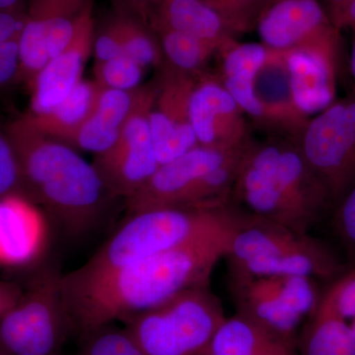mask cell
<instances>
[{
	"instance_id": "cell-1",
	"label": "cell",
	"mask_w": 355,
	"mask_h": 355,
	"mask_svg": "<svg viewBox=\"0 0 355 355\" xmlns=\"http://www.w3.org/2000/svg\"><path fill=\"white\" fill-rule=\"evenodd\" d=\"M234 221L227 227L127 266L98 275H62L60 286L74 328L84 336L125 322L188 289L209 286L225 258Z\"/></svg>"
},
{
	"instance_id": "cell-2",
	"label": "cell",
	"mask_w": 355,
	"mask_h": 355,
	"mask_svg": "<svg viewBox=\"0 0 355 355\" xmlns=\"http://www.w3.org/2000/svg\"><path fill=\"white\" fill-rule=\"evenodd\" d=\"M26 198L42 205L69 234L94 229L110 198L94 164L73 147L44 135L24 116L7 128Z\"/></svg>"
},
{
	"instance_id": "cell-3",
	"label": "cell",
	"mask_w": 355,
	"mask_h": 355,
	"mask_svg": "<svg viewBox=\"0 0 355 355\" xmlns=\"http://www.w3.org/2000/svg\"><path fill=\"white\" fill-rule=\"evenodd\" d=\"M230 202L302 233H311L334 207L297 146L270 135L248 144Z\"/></svg>"
},
{
	"instance_id": "cell-4",
	"label": "cell",
	"mask_w": 355,
	"mask_h": 355,
	"mask_svg": "<svg viewBox=\"0 0 355 355\" xmlns=\"http://www.w3.org/2000/svg\"><path fill=\"white\" fill-rule=\"evenodd\" d=\"M234 207V228L225 258L228 272L303 275L331 280L347 266L311 233L298 232Z\"/></svg>"
},
{
	"instance_id": "cell-5",
	"label": "cell",
	"mask_w": 355,
	"mask_h": 355,
	"mask_svg": "<svg viewBox=\"0 0 355 355\" xmlns=\"http://www.w3.org/2000/svg\"><path fill=\"white\" fill-rule=\"evenodd\" d=\"M248 144L236 148L198 146L171 162L159 166L153 176L125 200L128 212L226 207L230 203Z\"/></svg>"
},
{
	"instance_id": "cell-6",
	"label": "cell",
	"mask_w": 355,
	"mask_h": 355,
	"mask_svg": "<svg viewBox=\"0 0 355 355\" xmlns=\"http://www.w3.org/2000/svg\"><path fill=\"white\" fill-rule=\"evenodd\" d=\"M233 205L218 209H157L130 214V218L83 266L77 275L109 272L184 246L231 225Z\"/></svg>"
},
{
	"instance_id": "cell-7",
	"label": "cell",
	"mask_w": 355,
	"mask_h": 355,
	"mask_svg": "<svg viewBox=\"0 0 355 355\" xmlns=\"http://www.w3.org/2000/svg\"><path fill=\"white\" fill-rule=\"evenodd\" d=\"M225 319L209 286L196 287L130 318L125 330L146 355H202Z\"/></svg>"
},
{
	"instance_id": "cell-8",
	"label": "cell",
	"mask_w": 355,
	"mask_h": 355,
	"mask_svg": "<svg viewBox=\"0 0 355 355\" xmlns=\"http://www.w3.org/2000/svg\"><path fill=\"white\" fill-rule=\"evenodd\" d=\"M228 286L237 314L295 345L300 324L316 310L322 294L317 279L303 275L228 272Z\"/></svg>"
},
{
	"instance_id": "cell-9",
	"label": "cell",
	"mask_w": 355,
	"mask_h": 355,
	"mask_svg": "<svg viewBox=\"0 0 355 355\" xmlns=\"http://www.w3.org/2000/svg\"><path fill=\"white\" fill-rule=\"evenodd\" d=\"M60 277L44 268L0 319V347L13 355H58L74 324L65 305Z\"/></svg>"
},
{
	"instance_id": "cell-10",
	"label": "cell",
	"mask_w": 355,
	"mask_h": 355,
	"mask_svg": "<svg viewBox=\"0 0 355 355\" xmlns=\"http://www.w3.org/2000/svg\"><path fill=\"white\" fill-rule=\"evenodd\" d=\"M295 144L335 205L355 182V95L311 118Z\"/></svg>"
},
{
	"instance_id": "cell-11",
	"label": "cell",
	"mask_w": 355,
	"mask_h": 355,
	"mask_svg": "<svg viewBox=\"0 0 355 355\" xmlns=\"http://www.w3.org/2000/svg\"><path fill=\"white\" fill-rule=\"evenodd\" d=\"M156 92V80L135 90L132 111L120 137L109 150L96 158V169L114 198L127 200L160 166L149 123Z\"/></svg>"
},
{
	"instance_id": "cell-12",
	"label": "cell",
	"mask_w": 355,
	"mask_h": 355,
	"mask_svg": "<svg viewBox=\"0 0 355 355\" xmlns=\"http://www.w3.org/2000/svg\"><path fill=\"white\" fill-rule=\"evenodd\" d=\"M92 0H32L19 39L18 78L32 84L51 58L69 46Z\"/></svg>"
},
{
	"instance_id": "cell-13",
	"label": "cell",
	"mask_w": 355,
	"mask_h": 355,
	"mask_svg": "<svg viewBox=\"0 0 355 355\" xmlns=\"http://www.w3.org/2000/svg\"><path fill=\"white\" fill-rule=\"evenodd\" d=\"M149 123L159 165L171 162L198 146L189 118L191 91L198 77L163 64Z\"/></svg>"
},
{
	"instance_id": "cell-14",
	"label": "cell",
	"mask_w": 355,
	"mask_h": 355,
	"mask_svg": "<svg viewBox=\"0 0 355 355\" xmlns=\"http://www.w3.org/2000/svg\"><path fill=\"white\" fill-rule=\"evenodd\" d=\"M340 31L284 51L294 104L307 118L336 101Z\"/></svg>"
},
{
	"instance_id": "cell-15",
	"label": "cell",
	"mask_w": 355,
	"mask_h": 355,
	"mask_svg": "<svg viewBox=\"0 0 355 355\" xmlns=\"http://www.w3.org/2000/svg\"><path fill=\"white\" fill-rule=\"evenodd\" d=\"M189 118L198 146L236 148L252 139V127L214 70L198 77L191 91Z\"/></svg>"
},
{
	"instance_id": "cell-16",
	"label": "cell",
	"mask_w": 355,
	"mask_h": 355,
	"mask_svg": "<svg viewBox=\"0 0 355 355\" xmlns=\"http://www.w3.org/2000/svg\"><path fill=\"white\" fill-rule=\"evenodd\" d=\"M254 29L266 49L282 53L340 31L321 0H272Z\"/></svg>"
},
{
	"instance_id": "cell-17",
	"label": "cell",
	"mask_w": 355,
	"mask_h": 355,
	"mask_svg": "<svg viewBox=\"0 0 355 355\" xmlns=\"http://www.w3.org/2000/svg\"><path fill=\"white\" fill-rule=\"evenodd\" d=\"M93 3L84 11L73 37L62 53L51 58L32 83V114L48 112L83 81L84 67L94 48Z\"/></svg>"
},
{
	"instance_id": "cell-18",
	"label": "cell",
	"mask_w": 355,
	"mask_h": 355,
	"mask_svg": "<svg viewBox=\"0 0 355 355\" xmlns=\"http://www.w3.org/2000/svg\"><path fill=\"white\" fill-rule=\"evenodd\" d=\"M48 229L36 203L18 193L0 198V266L25 268L46 249Z\"/></svg>"
},
{
	"instance_id": "cell-19",
	"label": "cell",
	"mask_w": 355,
	"mask_h": 355,
	"mask_svg": "<svg viewBox=\"0 0 355 355\" xmlns=\"http://www.w3.org/2000/svg\"><path fill=\"white\" fill-rule=\"evenodd\" d=\"M254 90L263 110L261 132L295 144L310 119L294 104L284 53L268 50L254 79Z\"/></svg>"
},
{
	"instance_id": "cell-20",
	"label": "cell",
	"mask_w": 355,
	"mask_h": 355,
	"mask_svg": "<svg viewBox=\"0 0 355 355\" xmlns=\"http://www.w3.org/2000/svg\"><path fill=\"white\" fill-rule=\"evenodd\" d=\"M268 50L261 43L229 42L217 51L214 70L222 85L232 96L252 125L261 132L263 110L254 95V79L265 64Z\"/></svg>"
},
{
	"instance_id": "cell-21",
	"label": "cell",
	"mask_w": 355,
	"mask_h": 355,
	"mask_svg": "<svg viewBox=\"0 0 355 355\" xmlns=\"http://www.w3.org/2000/svg\"><path fill=\"white\" fill-rule=\"evenodd\" d=\"M151 28L163 26L216 46L236 40L235 34L211 6L202 0H157Z\"/></svg>"
},
{
	"instance_id": "cell-22",
	"label": "cell",
	"mask_w": 355,
	"mask_h": 355,
	"mask_svg": "<svg viewBox=\"0 0 355 355\" xmlns=\"http://www.w3.org/2000/svg\"><path fill=\"white\" fill-rule=\"evenodd\" d=\"M135 90L102 89L92 114L67 144L97 155L109 150L132 111Z\"/></svg>"
},
{
	"instance_id": "cell-23",
	"label": "cell",
	"mask_w": 355,
	"mask_h": 355,
	"mask_svg": "<svg viewBox=\"0 0 355 355\" xmlns=\"http://www.w3.org/2000/svg\"><path fill=\"white\" fill-rule=\"evenodd\" d=\"M101 90L95 80H83L53 109L24 116L39 132L67 144L92 114Z\"/></svg>"
},
{
	"instance_id": "cell-24",
	"label": "cell",
	"mask_w": 355,
	"mask_h": 355,
	"mask_svg": "<svg viewBox=\"0 0 355 355\" xmlns=\"http://www.w3.org/2000/svg\"><path fill=\"white\" fill-rule=\"evenodd\" d=\"M347 321L319 301L298 336L299 354L355 355V335Z\"/></svg>"
},
{
	"instance_id": "cell-25",
	"label": "cell",
	"mask_w": 355,
	"mask_h": 355,
	"mask_svg": "<svg viewBox=\"0 0 355 355\" xmlns=\"http://www.w3.org/2000/svg\"><path fill=\"white\" fill-rule=\"evenodd\" d=\"M164 58V64L181 73L200 77L209 71L217 49L211 44L163 26L153 27Z\"/></svg>"
},
{
	"instance_id": "cell-26",
	"label": "cell",
	"mask_w": 355,
	"mask_h": 355,
	"mask_svg": "<svg viewBox=\"0 0 355 355\" xmlns=\"http://www.w3.org/2000/svg\"><path fill=\"white\" fill-rule=\"evenodd\" d=\"M273 338L277 336L236 313L235 316L224 320L202 355H253Z\"/></svg>"
},
{
	"instance_id": "cell-27",
	"label": "cell",
	"mask_w": 355,
	"mask_h": 355,
	"mask_svg": "<svg viewBox=\"0 0 355 355\" xmlns=\"http://www.w3.org/2000/svg\"><path fill=\"white\" fill-rule=\"evenodd\" d=\"M111 21L120 37L123 55L144 69L162 67L164 58L155 33L128 14H119Z\"/></svg>"
},
{
	"instance_id": "cell-28",
	"label": "cell",
	"mask_w": 355,
	"mask_h": 355,
	"mask_svg": "<svg viewBox=\"0 0 355 355\" xmlns=\"http://www.w3.org/2000/svg\"><path fill=\"white\" fill-rule=\"evenodd\" d=\"M144 69L123 55L107 62H96L95 81L102 89L133 91L139 87Z\"/></svg>"
},
{
	"instance_id": "cell-29",
	"label": "cell",
	"mask_w": 355,
	"mask_h": 355,
	"mask_svg": "<svg viewBox=\"0 0 355 355\" xmlns=\"http://www.w3.org/2000/svg\"><path fill=\"white\" fill-rule=\"evenodd\" d=\"M272 0H210L209 6L218 12L222 19L236 35L244 34L256 28L257 21Z\"/></svg>"
},
{
	"instance_id": "cell-30",
	"label": "cell",
	"mask_w": 355,
	"mask_h": 355,
	"mask_svg": "<svg viewBox=\"0 0 355 355\" xmlns=\"http://www.w3.org/2000/svg\"><path fill=\"white\" fill-rule=\"evenodd\" d=\"M333 231L340 243L347 266H355V182L334 205Z\"/></svg>"
},
{
	"instance_id": "cell-31",
	"label": "cell",
	"mask_w": 355,
	"mask_h": 355,
	"mask_svg": "<svg viewBox=\"0 0 355 355\" xmlns=\"http://www.w3.org/2000/svg\"><path fill=\"white\" fill-rule=\"evenodd\" d=\"M320 302L336 311L345 320L355 317V266L347 270L331 280L330 286L322 292Z\"/></svg>"
},
{
	"instance_id": "cell-32",
	"label": "cell",
	"mask_w": 355,
	"mask_h": 355,
	"mask_svg": "<svg viewBox=\"0 0 355 355\" xmlns=\"http://www.w3.org/2000/svg\"><path fill=\"white\" fill-rule=\"evenodd\" d=\"M13 193L26 197L15 151L7 135L0 133V198Z\"/></svg>"
},
{
	"instance_id": "cell-33",
	"label": "cell",
	"mask_w": 355,
	"mask_h": 355,
	"mask_svg": "<svg viewBox=\"0 0 355 355\" xmlns=\"http://www.w3.org/2000/svg\"><path fill=\"white\" fill-rule=\"evenodd\" d=\"M96 62H107L123 55L120 37L112 21L95 35L94 48Z\"/></svg>"
},
{
	"instance_id": "cell-34",
	"label": "cell",
	"mask_w": 355,
	"mask_h": 355,
	"mask_svg": "<svg viewBox=\"0 0 355 355\" xmlns=\"http://www.w3.org/2000/svg\"><path fill=\"white\" fill-rule=\"evenodd\" d=\"M19 67V40L0 43V87L18 78Z\"/></svg>"
},
{
	"instance_id": "cell-35",
	"label": "cell",
	"mask_w": 355,
	"mask_h": 355,
	"mask_svg": "<svg viewBox=\"0 0 355 355\" xmlns=\"http://www.w3.org/2000/svg\"><path fill=\"white\" fill-rule=\"evenodd\" d=\"M23 291L15 282L0 280V319L18 302Z\"/></svg>"
},
{
	"instance_id": "cell-36",
	"label": "cell",
	"mask_w": 355,
	"mask_h": 355,
	"mask_svg": "<svg viewBox=\"0 0 355 355\" xmlns=\"http://www.w3.org/2000/svg\"><path fill=\"white\" fill-rule=\"evenodd\" d=\"M24 23H21L13 14L0 10V43L19 40Z\"/></svg>"
},
{
	"instance_id": "cell-37",
	"label": "cell",
	"mask_w": 355,
	"mask_h": 355,
	"mask_svg": "<svg viewBox=\"0 0 355 355\" xmlns=\"http://www.w3.org/2000/svg\"><path fill=\"white\" fill-rule=\"evenodd\" d=\"M296 345L279 338H273L261 345L253 355H297Z\"/></svg>"
},
{
	"instance_id": "cell-38",
	"label": "cell",
	"mask_w": 355,
	"mask_h": 355,
	"mask_svg": "<svg viewBox=\"0 0 355 355\" xmlns=\"http://www.w3.org/2000/svg\"><path fill=\"white\" fill-rule=\"evenodd\" d=\"M331 23L338 30L355 27V0H349L345 6L331 18Z\"/></svg>"
},
{
	"instance_id": "cell-39",
	"label": "cell",
	"mask_w": 355,
	"mask_h": 355,
	"mask_svg": "<svg viewBox=\"0 0 355 355\" xmlns=\"http://www.w3.org/2000/svg\"><path fill=\"white\" fill-rule=\"evenodd\" d=\"M77 355H133L132 352L127 349H118V347H98V349L89 350L84 354H77Z\"/></svg>"
},
{
	"instance_id": "cell-40",
	"label": "cell",
	"mask_w": 355,
	"mask_h": 355,
	"mask_svg": "<svg viewBox=\"0 0 355 355\" xmlns=\"http://www.w3.org/2000/svg\"><path fill=\"white\" fill-rule=\"evenodd\" d=\"M321 1L331 19L349 0H321Z\"/></svg>"
},
{
	"instance_id": "cell-41",
	"label": "cell",
	"mask_w": 355,
	"mask_h": 355,
	"mask_svg": "<svg viewBox=\"0 0 355 355\" xmlns=\"http://www.w3.org/2000/svg\"><path fill=\"white\" fill-rule=\"evenodd\" d=\"M352 46L350 53L349 71L352 76V86L349 94L355 95V27L352 28Z\"/></svg>"
},
{
	"instance_id": "cell-42",
	"label": "cell",
	"mask_w": 355,
	"mask_h": 355,
	"mask_svg": "<svg viewBox=\"0 0 355 355\" xmlns=\"http://www.w3.org/2000/svg\"><path fill=\"white\" fill-rule=\"evenodd\" d=\"M19 0H0V10H7L15 6Z\"/></svg>"
},
{
	"instance_id": "cell-43",
	"label": "cell",
	"mask_w": 355,
	"mask_h": 355,
	"mask_svg": "<svg viewBox=\"0 0 355 355\" xmlns=\"http://www.w3.org/2000/svg\"><path fill=\"white\" fill-rule=\"evenodd\" d=\"M0 355H13L11 354L10 352H6V349H2L1 347H0Z\"/></svg>"
},
{
	"instance_id": "cell-44",
	"label": "cell",
	"mask_w": 355,
	"mask_h": 355,
	"mask_svg": "<svg viewBox=\"0 0 355 355\" xmlns=\"http://www.w3.org/2000/svg\"><path fill=\"white\" fill-rule=\"evenodd\" d=\"M137 1L147 2V3H149V2H153V3H154V2L157 1V0H137Z\"/></svg>"
},
{
	"instance_id": "cell-45",
	"label": "cell",
	"mask_w": 355,
	"mask_h": 355,
	"mask_svg": "<svg viewBox=\"0 0 355 355\" xmlns=\"http://www.w3.org/2000/svg\"><path fill=\"white\" fill-rule=\"evenodd\" d=\"M202 1H205V3L209 4V3L210 0H202Z\"/></svg>"
}]
</instances>
